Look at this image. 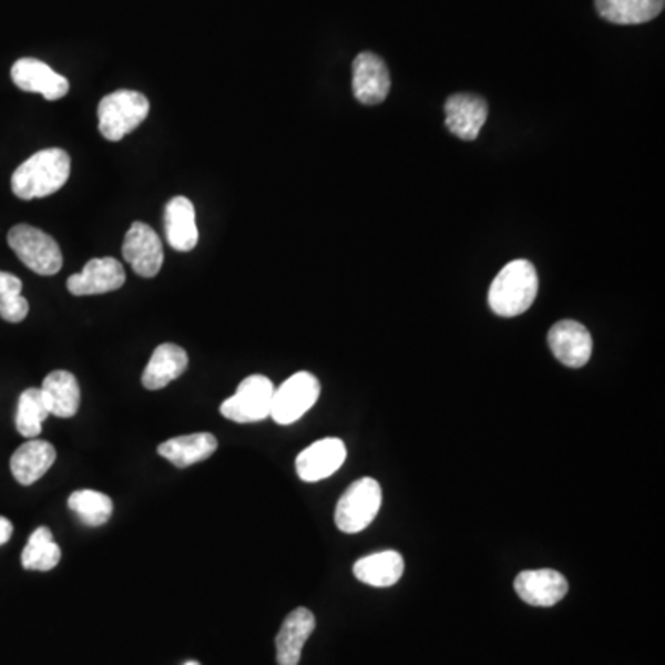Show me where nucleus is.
Wrapping results in <instances>:
<instances>
[{
    "label": "nucleus",
    "mask_w": 665,
    "mask_h": 665,
    "mask_svg": "<svg viewBox=\"0 0 665 665\" xmlns=\"http://www.w3.org/2000/svg\"><path fill=\"white\" fill-rule=\"evenodd\" d=\"M122 257L127 265H132L137 276H157L163 266V244L160 235L149 224L133 222L122 244Z\"/></svg>",
    "instance_id": "8"
},
{
    "label": "nucleus",
    "mask_w": 665,
    "mask_h": 665,
    "mask_svg": "<svg viewBox=\"0 0 665 665\" xmlns=\"http://www.w3.org/2000/svg\"><path fill=\"white\" fill-rule=\"evenodd\" d=\"M320 398V381L309 371H298L274 390L272 420L279 426H290L309 412Z\"/></svg>",
    "instance_id": "6"
},
{
    "label": "nucleus",
    "mask_w": 665,
    "mask_h": 665,
    "mask_svg": "<svg viewBox=\"0 0 665 665\" xmlns=\"http://www.w3.org/2000/svg\"><path fill=\"white\" fill-rule=\"evenodd\" d=\"M354 96L360 104L376 105L390 93V74L385 61L371 52H360L354 61Z\"/></svg>",
    "instance_id": "13"
},
{
    "label": "nucleus",
    "mask_w": 665,
    "mask_h": 665,
    "mask_svg": "<svg viewBox=\"0 0 665 665\" xmlns=\"http://www.w3.org/2000/svg\"><path fill=\"white\" fill-rule=\"evenodd\" d=\"M187 351L177 344H161L154 349L149 365L144 368L141 382L146 390H161L187 370Z\"/></svg>",
    "instance_id": "17"
},
{
    "label": "nucleus",
    "mask_w": 665,
    "mask_h": 665,
    "mask_svg": "<svg viewBox=\"0 0 665 665\" xmlns=\"http://www.w3.org/2000/svg\"><path fill=\"white\" fill-rule=\"evenodd\" d=\"M41 392H43L44 403L49 407L50 416L72 418L80 409L82 392L76 377L72 376L71 371H50L41 385Z\"/></svg>",
    "instance_id": "21"
},
{
    "label": "nucleus",
    "mask_w": 665,
    "mask_h": 665,
    "mask_svg": "<svg viewBox=\"0 0 665 665\" xmlns=\"http://www.w3.org/2000/svg\"><path fill=\"white\" fill-rule=\"evenodd\" d=\"M218 448V440L211 432H194L185 437L171 438L166 442L160 443L157 453L163 459L168 460L176 468H188V466L198 464L209 459Z\"/></svg>",
    "instance_id": "20"
},
{
    "label": "nucleus",
    "mask_w": 665,
    "mask_h": 665,
    "mask_svg": "<svg viewBox=\"0 0 665 665\" xmlns=\"http://www.w3.org/2000/svg\"><path fill=\"white\" fill-rule=\"evenodd\" d=\"M11 534H13L11 521L6 520L4 515H0V545L10 542Z\"/></svg>",
    "instance_id": "28"
},
{
    "label": "nucleus",
    "mask_w": 665,
    "mask_h": 665,
    "mask_svg": "<svg viewBox=\"0 0 665 665\" xmlns=\"http://www.w3.org/2000/svg\"><path fill=\"white\" fill-rule=\"evenodd\" d=\"M346 446L340 438H324L310 443L296 459V471L305 482H318L331 477L346 462Z\"/></svg>",
    "instance_id": "12"
},
{
    "label": "nucleus",
    "mask_w": 665,
    "mask_h": 665,
    "mask_svg": "<svg viewBox=\"0 0 665 665\" xmlns=\"http://www.w3.org/2000/svg\"><path fill=\"white\" fill-rule=\"evenodd\" d=\"M548 342L554 357L567 368H582L592 357V335L575 320L554 324L549 329Z\"/></svg>",
    "instance_id": "10"
},
{
    "label": "nucleus",
    "mask_w": 665,
    "mask_h": 665,
    "mask_svg": "<svg viewBox=\"0 0 665 665\" xmlns=\"http://www.w3.org/2000/svg\"><path fill=\"white\" fill-rule=\"evenodd\" d=\"M166 241L176 252H191L198 244L194 205L187 196H174L165 207Z\"/></svg>",
    "instance_id": "19"
},
{
    "label": "nucleus",
    "mask_w": 665,
    "mask_h": 665,
    "mask_svg": "<svg viewBox=\"0 0 665 665\" xmlns=\"http://www.w3.org/2000/svg\"><path fill=\"white\" fill-rule=\"evenodd\" d=\"M8 244L17 257L39 276H54L63 266L60 244L28 224H17L8 233Z\"/></svg>",
    "instance_id": "4"
},
{
    "label": "nucleus",
    "mask_w": 665,
    "mask_h": 665,
    "mask_svg": "<svg viewBox=\"0 0 665 665\" xmlns=\"http://www.w3.org/2000/svg\"><path fill=\"white\" fill-rule=\"evenodd\" d=\"M49 416L50 410L44 403L41 388H27L19 398V405H17V431L28 440L38 438L41 434V427H43L44 420Z\"/></svg>",
    "instance_id": "25"
},
{
    "label": "nucleus",
    "mask_w": 665,
    "mask_h": 665,
    "mask_svg": "<svg viewBox=\"0 0 665 665\" xmlns=\"http://www.w3.org/2000/svg\"><path fill=\"white\" fill-rule=\"evenodd\" d=\"M536 294V268L529 260L515 259L504 265L503 270L493 279L488 293V304L495 315L510 318L531 309Z\"/></svg>",
    "instance_id": "2"
},
{
    "label": "nucleus",
    "mask_w": 665,
    "mask_h": 665,
    "mask_svg": "<svg viewBox=\"0 0 665 665\" xmlns=\"http://www.w3.org/2000/svg\"><path fill=\"white\" fill-rule=\"evenodd\" d=\"M126 283V272L121 260L113 257H99L89 260L80 274L66 279V288L72 296H96L113 293Z\"/></svg>",
    "instance_id": "9"
},
{
    "label": "nucleus",
    "mask_w": 665,
    "mask_h": 665,
    "mask_svg": "<svg viewBox=\"0 0 665 665\" xmlns=\"http://www.w3.org/2000/svg\"><path fill=\"white\" fill-rule=\"evenodd\" d=\"M30 310L28 299L22 296V282L10 272L0 270V318L10 324L24 320Z\"/></svg>",
    "instance_id": "27"
},
{
    "label": "nucleus",
    "mask_w": 665,
    "mask_h": 665,
    "mask_svg": "<svg viewBox=\"0 0 665 665\" xmlns=\"http://www.w3.org/2000/svg\"><path fill=\"white\" fill-rule=\"evenodd\" d=\"M185 665H200L198 662H187Z\"/></svg>",
    "instance_id": "29"
},
{
    "label": "nucleus",
    "mask_w": 665,
    "mask_h": 665,
    "mask_svg": "<svg viewBox=\"0 0 665 665\" xmlns=\"http://www.w3.org/2000/svg\"><path fill=\"white\" fill-rule=\"evenodd\" d=\"M150 102L143 93L121 89L108 94L99 104V130L111 143L126 137L149 116Z\"/></svg>",
    "instance_id": "3"
},
{
    "label": "nucleus",
    "mask_w": 665,
    "mask_h": 665,
    "mask_svg": "<svg viewBox=\"0 0 665 665\" xmlns=\"http://www.w3.org/2000/svg\"><path fill=\"white\" fill-rule=\"evenodd\" d=\"M71 176V157L65 150H39L11 176V191L17 198H44L58 193Z\"/></svg>",
    "instance_id": "1"
},
{
    "label": "nucleus",
    "mask_w": 665,
    "mask_h": 665,
    "mask_svg": "<svg viewBox=\"0 0 665 665\" xmlns=\"http://www.w3.org/2000/svg\"><path fill=\"white\" fill-rule=\"evenodd\" d=\"M315 628V614L310 610L304 606L293 610L277 632V665H298L305 643Z\"/></svg>",
    "instance_id": "16"
},
{
    "label": "nucleus",
    "mask_w": 665,
    "mask_h": 665,
    "mask_svg": "<svg viewBox=\"0 0 665 665\" xmlns=\"http://www.w3.org/2000/svg\"><path fill=\"white\" fill-rule=\"evenodd\" d=\"M55 460V449L50 442L30 438L22 443L16 453L11 454L10 468L16 481L22 487H30L39 481L52 468Z\"/></svg>",
    "instance_id": "18"
},
{
    "label": "nucleus",
    "mask_w": 665,
    "mask_h": 665,
    "mask_svg": "<svg viewBox=\"0 0 665 665\" xmlns=\"http://www.w3.org/2000/svg\"><path fill=\"white\" fill-rule=\"evenodd\" d=\"M274 385L265 376H249L241 381L237 392L224 399L221 415L237 423H254L270 416Z\"/></svg>",
    "instance_id": "7"
},
{
    "label": "nucleus",
    "mask_w": 665,
    "mask_h": 665,
    "mask_svg": "<svg viewBox=\"0 0 665 665\" xmlns=\"http://www.w3.org/2000/svg\"><path fill=\"white\" fill-rule=\"evenodd\" d=\"M11 80L21 91L43 94L50 102L63 99L69 93V80L35 58L16 61L11 66Z\"/></svg>",
    "instance_id": "11"
},
{
    "label": "nucleus",
    "mask_w": 665,
    "mask_h": 665,
    "mask_svg": "<svg viewBox=\"0 0 665 665\" xmlns=\"http://www.w3.org/2000/svg\"><path fill=\"white\" fill-rule=\"evenodd\" d=\"M488 116L487 100L477 94L459 93L446 102V126L464 141H475Z\"/></svg>",
    "instance_id": "15"
},
{
    "label": "nucleus",
    "mask_w": 665,
    "mask_h": 665,
    "mask_svg": "<svg viewBox=\"0 0 665 665\" xmlns=\"http://www.w3.org/2000/svg\"><path fill=\"white\" fill-rule=\"evenodd\" d=\"M665 0H595L598 16L614 24H643L664 10Z\"/></svg>",
    "instance_id": "23"
},
{
    "label": "nucleus",
    "mask_w": 665,
    "mask_h": 665,
    "mask_svg": "<svg viewBox=\"0 0 665 665\" xmlns=\"http://www.w3.org/2000/svg\"><path fill=\"white\" fill-rule=\"evenodd\" d=\"M61 549L54 542L49 526H39L28 538L27 548L22 549V567L28 571H50L60 564Z\"/></svg>",
    "instance_id": "24"
},
{
    "label": "nucleus",
    "mask_w": 665,
    "mask_h": 665,
    "mask_svg": "<svg viewBox=\"0 0 665 665\" xmlns=\"http://www.w3.org/2000/svg\"><path fill=\"white\" fill-rule=\"evenodd\" d=\"M403 556L398 551H381L359 559L354 565V575L357 581L365 582L368 586H393L403 575Z\"/></svg>",
    "instance_id": "22"
},
{
    "label": "nucleus",
    "mask_w": 665,
    "mask_h": 665,
    "mask_svg": "<svg viewBox=\"0 0 665 665\" xmlns=\"http://www.w3.org/2000/svg\"><path fill=\"white\" fill-rule=\"evenodd\" d=\"M514 590L526 604L549 608L565 597L570 586L559 571L529 570L515 576Z\"/></svg>",
    "instance_id": "14"
},
{
    "label": "nucleus",
    "mask_w": 665,
    "mask_h": 665,
    "mask_svg": "<svg viewBox=\"0 0 665 665\" xmlns=\"http://www.w3.org/2000/svg\"><path fill=\"white\" fill-rule=\"evenodd\" d=\"M381 487L376 479L362 477L338 499L335 510V523L346 534H357L370 526L381 509Z\"/></svg>",
    "instance_id": "5"
},
{
    "label": "nucleus",
    "mask_w": 665,
    "mask_h": 665,
    "mask_svg": "<svg viewBox=\"0 0 665 665\" xmlns=\"http://www.w3.org/2000/svg\"><path fill=\"white\" fill-rule=\"evenodd\" d=\"M69 509L82 520L83 525L102 526L113 514L110 495L96 490H78L69 495Z\"/></svg>",
    "instance_id": "26"
}]
</instances>
